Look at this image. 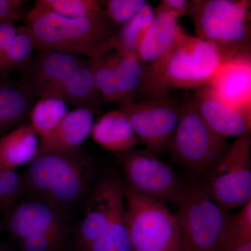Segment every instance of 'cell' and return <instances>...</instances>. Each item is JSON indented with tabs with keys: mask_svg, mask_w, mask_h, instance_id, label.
Here are the masks:
<instances>
[{
	"mask_svg": "<svg viewBox=\"0 0 251 251\" xmlns=\"http://www.w3.org/2000/svg\"><path fill=\"white\" fill-rule=\"evenodd\" d=\"M35 50L85 55L93 59L118 46L120 27L105 11L81 18H67L52 14L35 3L25 15Z\"/></svg>",
	"mask_w": 251,
	"mask_h": 251,
	"instance_id": "6da1fadb",
	"label": "cell"
},
{
	"mask_svg": "<svg viewBox=\"0 0 251 251\" xmlns=\"http://www.w3.org/2000/svg\"><path fill=\"white\" fill-rule=\"evenodd\" d=\"M94 165L80 150L38 153L22 175L25 194L70 212L90 191Z\"/></svg>",
	"mask_w": 251,
	"mask_h": 251,
	"instance_id": "7a4b0ae2",
	"label": "cell"
},
{
	"mask_svg": "<svg viewBox=\"0 0 251 251\" xmlns=\"http://www.w3.org/2000/svg\"><path fill=\"white\" fill-rule=\"evenodd\" d=\"M251 1L193 0L187 14L198 37L219 51L223 62L251 57Z\"/></svg>",
	"mask_w": 251,
	"mask_h": 251,
	"instance_id": "3957f363",
	"label": "cell"
},
{
	"mask_svg": "<svg viewBox=\"0 0 251 251\" xmlns=\"http://www.w3.org/2000/svg\"><path fill=\"white\" fill-rule=\"evenodd\" d=\"M69 213L31 196L6 211L4 227L20 251H62L69 233Z\"/></svg>",
	"mask_w": 251,
	"mask_h": 251,
	"instance_id": "277c9868",
	"label": "cell"
},
{
	"mask_svg": "<svg viewBox=\"0 0 251 251\" xmlns=\"http://www.w3.org/2000/svg\"><path fill=\"white\" fill-rule=\"evenodd\" d=\"M125 200L132 251H179L177 219L164 202L135 194L126 187Z\"/></svg>",
	"mask_w": 251,
	"mask_h": 251,
	"instance_id": "5b68a950",
	"label": "cell"
},
{
	"mask_svg": "<svg viewBox=\"0 0 251 251\" xmlns=\"http://www.w3.org/2000/svg\"><path fill=\"white\" fill-rule=\"evenodd\" d=\"M231 145L208 126L195 108L191 98L181 103L177 126L168 150L173 161L198 174L214 166Z\"/></svg>",
	"mask_w": 251,
	"mask_h": 251,
	"instance_id": "8992f818",
	"label": "cell"
},
{
	"mask_svg": "<svg viewBox=\"0 0 251 251\" xmlns=\"http://www.w3.org/2000/svg\"><path fill=\"white\" fill-rule=\"evenodd\" d=\"M250 133L238 137L228 151L204 174L201 185L224 210L244 206L251 200Z\"/></svg>",
	"mask_w": 251,
	"mask_h": 251,
	"instance_id": "52a82bcc",
	"label": "cell"
},
{
	"mask_svg": "<svg viewBox=\"0 0 251 251\" xmlns=\"http://www.w3.org/2000/svg\"><path fill=\"white\" fill-rule=\"evenodd\" d=\"M178 206L179 251H216L227 211L206 194L200 183L186 186Z\"/></svg>",
	"mask_w": 251,
	"mask_h": 251,
	"instance_id": "ba28073f",
	"label": "cell"
},
{
	"mask_svg": "<svg viewBox=\"0 0 251 251\" xmlns=\"http://www.w3.org/2000/svg\"><path fill=\"white\" fill-rule=\"evenodd\" d=\"M182 28L178 18L161 4L138 50L144 69L141 93L143 100L169 97L167 72L175 44Z\"/></svg>",
	"mask_w": 251,
	"mask_h": 251,
	"instance_id": "9c48e42d",
	"label": "cell"
},
{
	"mask_svg": "<svg viewBox=\"0 0 251 251\" xmlns=\"http://www.w3.org/2000/svg\"><path fill=\"white\" fill-rule=\"evenodd\" d=\"M114 154L122 168L126 188L143 197L179 204L186 186L154 154L135 149Z\"/></svg>",
	"mask_w": 251,
	"mask_h": 251,
	"instance_id": "30bf717a",
	"label": "cell"
},
{
	"mask_svg": "<svg viewBox=\"0 0 251 251\" xmlns=\"http://www.w3.org/2000/svg\"><path fill=\"white\" fill-rule=\"evenodd\" d=\"M223 63L219 51L198 36L180 31L168 72V88L196 89L207 85Z\"/></svg>",
	"mask_w": 251,
	"mask_h": 251,
	"instance_id": "8fae6325",
	"label": "cell"
},
{
	"mask_svg": "<svg viewBox=\"0 0 251 251\" xmlns=\"http://www.w3.org/2000/svg\"><path fill=\"white\" fill-rule=\"evenodd\" d=\"M147 150L156 156L168 150L181 114V103L165 97L120 108Z\"/></svg>",
	"mask_w": 251,
	"mask_h": 251,
	"instance_id": "7c38bea8",
	"label": "cell"
},
{
	"mask_svg": "<svg viewBox=\"0 0 251 251\" xmlns=\"http://www.w3.org/2000/svg\"><path fill=\"white\" fill-rule=\"evenodd\" d=\"M125 184L113 171L102 176L88 198L85 214L75 229V246L84 251L110 227L119 213L126 207Z\"/></svg>",
	"mask_w": 251,
	"mask_h": 251,
	"instance_id": "4fadbf2b",
	"label": "cell"
},
{
	"mask_svg": "<svg viewBox=\"0 0 251 251\" xmlns=\"http://www.w3.org/2000/svg\"><path fill=\"white\" fill-rule=\"evenodd\" d=\"M85 60L77 54L52 50L37 52L19 71V82L34 98L49 97Z\"/></svg>",
	"mask_w": 251,
	"mask_h": 251,
	"instance_id": "5bb4252c",
	"label": "cell"
},
{
	"mask_svg": "<svg viewBox=\"0 0 251 251\" xmlns=\"http://www.w3.org/2000/svg\"><path fill=\"white\" fill-rule=\"evenodd\" d=\"M191 99L198 114L221 139L251 133V111L225 103L209 86L196 89Z\"/></svg>",
	"mask_w": 251,
	"mask_h": 251,
	"instance_id": "9a60e30c",
	"label": "cell"
},
{
	"mask_svg": "<svg viewBox=\"0 0 251 251\" xmlns=\"http://www.w3.org/2000/svg\"><path fill=\"white\" fill-rule=\"evenodd\" d=\"M207 86L225 103L251 111V57L223 62Z\"/></svg>",
	"mask_w": 251,
	"mask_h": 251,
	"instance_id": "2e32d148",
	"label": "cell"
},
{
	"mask_svg": "<svg viewBox=\"0 0 251 251\" xmlns=\"http://www.w3.org/2000/svg\"><path fill=\"white\" fill-rule=\"evenodd\" d=\"M94 111L82 108L68 112L49 135L39 140L38 153H67L80 150L92 133Z\"/></svg>",
	"mask_w": 251,
	"mask_h": 251,
	"instance_id": "e0dca14e",
	"label": "cell"
},
{
	"mask_svg": "<svg viewBox=\"0 0 251 251\" xmlns=\"http://www.w3.org/2000/svg\"><path fill=\"white\" fill-rule=\"evenodd\" d=\"M49 97H56L76 108L95 110L103 101L89 59L59 85Z\"/></svg>",
	"mask_w": 251,
	"mask_h": 251,
	"instance_id": "ac0fdd59",
	"label": "cell"
},
{
	"mask_svg": "<svg viewBox=\"0 0 251 251\" xmlns=\"http://www.w3.org/2000/svg\"><path fill=\"white\" fill-rule=\"evenodd\" d=\"M38 151V134L30 123L25 122L0 140V171H15L29 164Z\"/></svg>",
	"mask_w": 251,
	"mask_h": 251,
	"instance_id": "d6986e66",
	"label": "cell"
},
{
	"mask_svg": "<svg viewBox=\"0 0 251 251\" xmlns=\"http://www.w3.org/2000/svg\"><path fill=\"white\" fill-rule=\"evenodd\" d=\"M91 134L96 143L114 153L129 151L140 143L126 115L120 109L109 112L99 119Z\"/></svg>",
	"mask_w": 251,
	"mask_h": 251,
	"instance_id": "ffe728a7",
	"label": "cell"
},
{
	"mask_svg": "<svg viewBox=\"0 0 251 251\" xmlns=\"http://www.w3.org/2000/svg\"><path fill=\"white\" fill-rule=\"evenodd\" d=\"M120 57L117 67L118 101L121 107L135 103V99L141 92L144 79L143 64L139 56L120 48Z\"/></svg>",
	"mask_w": 251,
	"mask_h": 251,
	"instance_id": "44dd1931",
	"label": "cell"
},
{
	"mask_svg": "<svg viewBox=\"0 0 251 251\" xmlns=\"http://www.w3.org/2000/svg\"><path fill=\"white\" fill-rule=\"evenodd\" d=\"M216 251H251V201L237 214H227Z\"/></svg>",
	"mask_w": 251,
	"mask_h": 251,
	"instance_id": "7402d4cb",
	"label": "cell"
},
{
	"mask_svg": "<svg viewBox=\"0 0 251 251\" xmlns=\"http://www.w3.org/2000/svg\"><path fill=\"white\" fill-rule=\"evenodd\" d=\"M120 57L118 46L93 59H89L96 83L104 102L118 101L117 67Z\"/></svg>",
	"mask_w": 251,
	"mask_h": 251,
	"instance_id": "603a6c76",
	"label": "cell"
},
{
	"mask_svg": "<svg viewBox=\"0 0 251 251\" xmlns=\"http://www.w3.org/2000/svg\"><path fill=\"white\" fill-rule=\"evenodd\" d=\"M34 50V40L27 26L18 27L17 34L0 57V80H7L11 73L21 70Z\"/></svg>",
	"mask_w": 251,
	"mask_h": 251,
	"instance_id": "cb8c5ba5",
	"label": "cell"
},
{
	"mask_svg": "<svg viewBox=\"0 0 251 251\" xmlns=\"http://www.w3.org/2000/svg\"><path fill=\"white\" fill-rule=\"evenodd\" d=\"M67 103L56 97L40 98L29 115L30 124L41 138L49 135L67 115Z\"/></svg>",
	"mask_w": 251,
	"mask_h": 251,
	"instance_id": "d4e9b609",
	"label": "cell"
},
{
	"mask_svg": "<svg viewBox=\"0 0 251 251\" xmlns=\"http://www.w3.org/2000/svg\"><path fill=\"white\" fill-rule=\"evenodd\" d=\"M155 17V8L145 5L134 18L120 28L117 41L122 49L138 54L144 38L151 27Z\"/></svg>",
	"mask_w": 251,
	"mask_h": 251,
	"instance_id": "484cf974",
	"label": "cell"
},
{
	"mask_svg": "<svg viewBox=\"0 0 251 251\" xmlns=\"http://www.w3.org/2000/svg\"><path fill=\"white\" fill-rule=\"evenodd\" d=\"M84 251H133L126 207L119 213L110 227Z\"/></svg>",
	"mask_w": 251,
	"mask_h": 251,
	"instance_id": "4316f807",
	"label": "cell"
},
{
	"mask_svg": "<svg viewBox=\"0 0 251 251\" xmlns=\"http://www.w3.org/2000/svg\"><path fill=\"white\" fill-rule=\"evenodd\" d=\"M43 9L67 18L89 17L105 11L98 0H37Z\"/></svg>",
	"mask_w": 251,
	"mask_h": 251,
	"instance_id": "83f0119b",
	"label": "cell"
},
{
	"mask_svg": "<svg viewBox=\"0 0 251 251\" xmlns=\"http://www.w3.org/2000/svg\"><path fill=\"white\" fill-rule=\"evenodd\" d=\"M24 194L22 175L16 171H0V209L9 210Z\"/></svg>",
	"mask_w": 251,
	"mask_h": 251,
	"instance_id": "f1b7e54d",
	"label": "cell"
},
{
	"mask_svg": "<svg viewBox=\"0 0 251 251\" xmlns=\"http://www.w3.org/2000/svg\"><path fill=\"white\" fill-rule=\"evenodd\" d=\"M101 2L108 17L120 28L129 22L148 4L146 0H107Z\"/></svg>",
	"mask_w": 251,
	"mask_h": 251,
	"instance_id": "f546056e",
	"label": "cell"
},
{
	"mask_svg": "<svg viewBox=\"0 0 251 251\" xmlns=\"http://www.w3.org/2000/svg\"><path fill=\"white\" fill-rule=\"evenodd\" d=\"M24 4L22 0H0V25L14 24L23 19Z\"/></svg>",
	"mask_w": 251,
	"mask_h": 251,
	"instance_id": "4dcf8cb0",
	"label": "cell"
},
{
	"mask_svg": "<svg viewBox=\"0 0 251 251\" xmlns=\"http://www.w3.org/2000/svg\"><path fill=\"white\" fill-rule=\"evenodd\" d=\"M18 27L14 24L0 25V57L17 34Z\"/></svg>",
	"mask_w": 251,
	"mask_h": 251,
	"instance_id": "1f68e13d",
	"label": "cell"
},
{
	"mask_svg": "<svg viewBox=\"0 0 251 251\" xmlns=\"http://www.w3.org/2000/svg\"><path fill=\"white\" fill-rule=\"evenodd\" d=\"M160 4L179 18L187 14L189 1L186 0H162Z\"/></svg>",
	"mask_w": 251,
	"mask_h": 251,
	"instance_id": "d6a6232c",
	"label": "cell"
},
{
	"mask_svg": "<svg viewBox=\"0 0 251 251\" xmlns=\"http://www.w3.org/2000/svg\"><path fill=\"white\" fill-rule=\"evenodd\" d=\"M6 123H5L4 116H3L2 111L0 108V135H4L9 133Z\"/></svg>",
	"mask_w": 251,
	"mask_h": 251,
	"instance_id": "836d02e7",
	"label": "cell"
},
{
	"mask_svg": "<svg viewBox=\"0 0 251 251\" xmlns=\"http://www.w3.org/2000/svg\"><path fill=\"white\" fill-rule=\"evenodd\" d=\"M0 251H13L7 249V248L3 247V246L0 245Z\"/></svg>",
	"mask_w": 251,
	"mask_h": 251,
	"instance_id": "e575fe53",
	"label": "cell"
},
{
	"mask_svg": "<svg viewBox=\"0 0 251 251\" xmlns=\"http://www.w3.org/2000/svg\"><path fill=\"white\" fill-rule=\"evenodd\" d=\"M3 136H4V135H0V140H1V138H2Z\"/></svg>",
	"mask_w": 251,
	"mask_h": 251,
	"instance_id": "d590c367",
	"label": "cell"
},
{
	"mask_svg": "<svg viewBox=\"0 0 251 251\" xmlns=\"http://www.w3.org/2000/svg\"><path fill=\"white\" fill-rule=\"evenodd\" d=\"M1 227V223H0V227Z\"/></svg>",
	"mask_w": 251,
	"mask_h": 251,
	"instance_id": "8d00e7d4",
	"label": "cell"
}]
</instances>
